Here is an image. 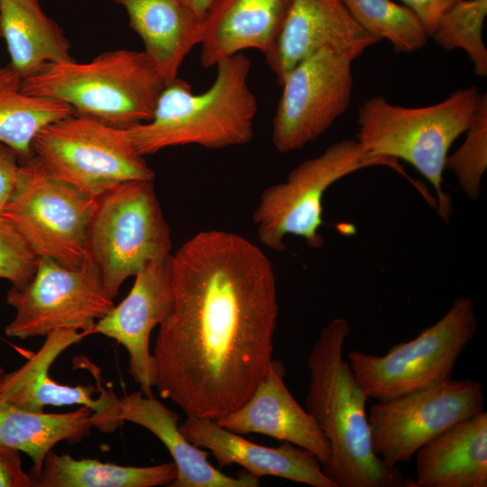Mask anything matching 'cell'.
<instances>
[{
  "label": "cell",
  "instance_id": "6da1fadb",
  "mask_svg": "<svg viewBox=\"0 0 487 487\" xmlns=\"http://www.w3.org/2000/svg\"><path fill=\"white\" fill-rule=\"evenodd\" d=\"M173 306L153 349L154 387L188 417L216 420L252 395L272 361L275 273L248 239L201 231L172 254Z\"/></svg>",
  "mask_w": 487,
  "mask_h": 487
},
{
  "label": "cell",
  "instance_id": "7a4b0ae2",
  "mask_svg": "<svg viewBox=\"0 0 487 487\" xmlns=\"http://www.w3.org/2000/svg\"><path fill=\"white\" fill-rule=\"evenodd\" d=\"M350 334L345 318H333L321 330L307 360L306 409L330 447L323 472L336 487H408L409 479L388 466L372 448L366 410L369 397L344 357Z\"/></svg>",
  "mask_w": 487,
  "mask_h": 487
},
{
  "label": "cell",
  "instance_id": "3957f363",
  "mask_svg": "<svg viewBox=\"0 0 487 487\" xmlns=\"http://www.w3.org/2000/svg\"><path fill=\"white\" fill-rule=\"evenodd\" d=\"M206 91L195 94L177 78L161 91L150 121L126 129L142 156L187 144L221 149L248 143L258 111L248 85L251 60L243 52L220 60Z\"/></svg>",
  "mask_w": 487,
  "mask_h": 487
},
{
  "label": "cell",
  "instance_id": "277c9868",
  "mask_svg": "<svg viewBox=\"0 0 487 487\" xmlns=\"http://www.w3.org/2000/svg\"><path fill=\"white\" fill-rule=\"evenodd\" d=\"M482 96L476 86H471L419 107L372 96L358 110L356 141L372 156L400 159L412 165L433 186L438 215L448 222L453 207L442 187L445 161L453 142L467 130Z\"/></svg>",
  "mask_w": 487,
  "mask_h": 487
},
{
  "label": "cell",
  "instance_id": "5b68a950",
  "mask_svg": "<svg viewBox=\"0 0 487 487\" xmlns=\"http://www.w3.org/2000/svg\"><path fill=\"white\" fill-rule=\"evenodd\" d=\"M165 86L144 51L126 49L87 62L50 63L23 80L27 94L58 99L75 115L120 129L150 121Z\"/></svg>",
  "mask_w": 487,
  "mask_h": 487
},
{
  "label": "cell",
  "instance_id": "8992f818",
  "mask_svg": "<svg viewBox=\"0 0 487 487\" xmlns=\"http://www.w3.org/2000/svg\"><path fill=\"white\" fill-rule=\"evenodd\" d=\"M171 234L152 180L119 184L96 198L86 248L113 299L146 264L171 255Z\"/></svg>",
  "mask_w": 487,
  "mask_h": 487
},
{
  "label": "cell",
  "instance_id": "52a82bcc",
  "mask_svg": "<svg viewBox=\"0 0 487 487\" xmlns=\"http://www.w3.org/2000/svg\"><path fill=\"white\" fill-rule=\"evenodd\" d=\"M478 328L474 303L459 297L436 323L382 355L353 350L350 367L369 399L390 400L452 379Z\"/></svg>",
  "mask_w": 487,
  "mask_h": 487
},
{
  "label": "cell",
  "instance_id": "ba28073f",
  "mask_svg": "<svg viewBox=\"0 0 487 487\" xmlns=\"http://www.w3.org/2000/svg\"><path fill=\"white\" fill-rule=\"evenodd\" d=\"M383 165L403 172L397 160L367 153L356 140L344 139L321 154L296 166L285 181L265 188L253 220L260 241L276 252L286 249L288 234L305 240L314 249L324 244L323 198L336 181L363 168Z\"/></svg>",
  "mask_w": 487,
  "mask_h": 487
},
{
  "label": "cell",
  "instance_id": "9c48e42d",
  "mask_svg": "<svg viewBox=\"0 0 487 487\" xmlns=\"http://www.w3.org/2000/svg\"><path fill=\"white\" fill-rule=\"evenodd\" d=\"M96 198L51 175L33 156L21 162L15 188L0 216L38 258L76 269L88 261L86 240Z\"/></svg>",
  "mask_w": 487,
  "mask_h": 487
},
{
  "label": "cell",
  "instance_id": "30bf717a",
  "mask_svg": "<svg viewBox=\"0 0 487 487\" xmlns=\"http://www.w3.org/2000/svg\"><path fill=\"white\" fill-rule=\"evenodd\" d=\"M32 148L51 175L93 198L124 182L155 177L126 129L75 114L41 129Z\"/></svg>",
  "mask_w": 487,
  "mask_h": 487
},
{
  "label": "cell",
  "instance_id": "8fae6325",
  "mask_svg": "<svg viewBox=\"0 0 487 487\" xmlns=\"http://www.w3.org/2000/svg\"><path fill=\"white\" fill-rule=\"evenodd\" d=\"M6 303L15 315L5 334L21 340L59 329H76L87 335L115 306L89 261L70 269L49 258H39L32 279L23 288L11 286Z\"/></svg>",
  "mask_w": 487,
  "mask_h": 487
},
{
  "label": "cell",
  "instance_id": "7c38bea8",
  "mask_svg": "<svg viewBox=\"0 0 487 487\" xmlns=\"http://www.w3.org/2000/svg\"><path fill=\"white\" fill-rule=\"evenodd\" d=\"M482 385L450 379L373 404L368 412L372 448L390 467L408 462L452 426L484 410Z\"/></svg>",
  "mask_w": 487,
  "mask_h": 487
},
{
  "label": "cell",
  "instance_id": "4fadbf2b",
  "mask_svg": "<svg viewBox=\"0 0 487 487\" xmlns=\"http://www.w3.org/2000/svg\"><path fill=\"white\" fill-rule=\"evenodd\" d=\"M351 54L323 48L296 64L280 83L282 92L272 118L271 141L280 153L318 139L351 102Z\"/></svg>",
  "mask_w": 487,
  "mask_h": 487
},
{
  "label": "cell",
  "instance_id": "5bb4252c",
  "mask_svg": "<svg viewBox=\"0 0 487 487\" xmlns=\"http://www.w3.org/2000/svg\"><path fill=\"white\" fill-rule=\"evenodd\" d=\"M86 334L76 329H59L46 335L38 352L21 367L4 372L0 392L9 402L32 412H43L47 406L80 405L89 408L93 427L111 432V417L117 395L101 384L99 369L87 358L80 364L96 380L92 385L69 386L50 377L49 370L55 360L69 347L80 342Z\"/></svg>",
  "mask_w": 487,
  "mask_h": 487
},
{
  "label": "cell",
  "instance_id": "9a60e30c",
  "mask_svg": "<svg viewBox=\"0 0 487 487\" xmlns=\"http://www.w3.org/2000/svg\"><path fill=\"white\" fill-rule=\"evenodd\" d=\"M172 254L146 264L134 277L128 295L102 318L90 334H100L123 345L129 355V374L147 397H153L154 360L150 351L152 329L170 316L173 306Z\"/></svg>",
  "mask_w": 487,
  "mask_h": 487
},
{
  "label": "cell",
  "instance_id": "2e32d148",
  "mask_svg": "<svg viewBox=\"0 0 487 487\" xmlns=\"http://www.w3.org/2000/svg\"><path fill=\"white\" fill-rule=\"evenodd\" d=\"M380 41L360 25L343 0H292L282 29L264 57L280 85L296 64L323 48L357 59Z\"/></svg>",
  "mask_w": 487,
  "mask_h": 487
},
{
  "label": "cell",
  "instance_id": "e0dca14e",
  "mask_svg": "<svg viewBox=\"0 0 487 487\" xmlns=\"http://www.w3.org/2000/svg\"><path fill=\"white\" fill-rule=\"evenodd\" d=\"M284 375L281 361L272 359L250 398L216 422L239 435L262 434L289 443L310 452L324 465L330 458L329 444L312 416L285 385Z\"/></svg>",
  "mask_w": 487,
  "mask_h": 487
},
{
  "label": "cell",
  "instance_id": "ac0fdd59",
  "mask_svg": "<svg viewBox=\"0 0 487 487\" xmlns=\"http://www.w3.org/2000/svg\"><path fill=\"white\" fill-rule=\"evenodd\" d=\"M179 429L193 445L208 449L219 468L238 464L258 478L275 476L313 487H336L313 454L289 443L262 446L216 420L188 416Z\"/></svg>",
  "mask_w": 487,
  "mask_h": 487
},
{
  "label": "cell",
  "instance_id": "d6986e66",
  "mask_svg": "<svg viewBox=\"0 0 487 487\" xmlns=\"http://www.w3.org/2000/svg\"><path fill=\"white\" fill-rule=\"evenodd\" d=\"M292 0H212L201 20L200 61L204 68L243 51L264 56L276 41Z\"/></svg>",
  "mask_w": 487,
  "mask_h": 487
},
{
  "label": "cell",
  "instance_id": "ffe728a7",
  "mask_svg": "<svg viewBox=\"0 0 487 487\" xmlns=\"http://www.w3.org/2000/svg\"><path fill=\"white\" fill-rule=\"evenodd\" d=\"M116 418L141 426L168 449L177 474L170 487H257L260 478L244 471L227 475L207 460L208 453L189 442L179 429V416L141 391L117 398Z\"/></svg>",
  "mask_w": 487,
  "mask_h": 487
},
{
  "label": "cell",
  "instance_id": "44dd1931",
  "mask_svg": "<svg viewBox=\"0 0 487 487\" xmlns=\"http://www.w3.org/2000/svg\"><path fill=\"white\" fill-rule=\"evenodd\" d=\"M408 487H486L487 412L452 426L422 446Z\"/></svg>",
  "mask_w": 487,
  "mask_h": 487
},
{
  "label": "cell",
  "instance_id": "7402d4cb",
  "mask_svg": "<svg viewBox=\"0 0 487 487\" xmlns=\"http://www.w3.org/2000/svg\"><path fill=\"white\" fill-rule=\"evenodd\" d=\"M127 13L129 26L140 36L144 52L165 85L178 78L191 50L200 44L201 20L179 0H110Z\"/></svg>",
  "mask_w": 487,
  "mask_h": 487
},
{
  "label": "cell",
  "instance_id": "603a6c76",
  "mask_svg": "<svg viewBox=\"0 0 487 487\" xmlns=\"http://www.w3.org/2000/svg\"><path fill=\"white\" fill-rule=\"evenodd\" d=\"M0 38L5 41L9 64L23 79L47 64L73 60L69 39L38 0H0Z\"/></svg>",
  "mask_w": 487,
  "mask_h": 487
},
{
  "label": "cell",
  "instance_id": "cb8c5ba5",
  "mask_svg": "<svg viewBox=\"0 0 487 487\" xmlns=\"http://www.w3.org/2000/svg\"><path fill=\"white\" fill-rule=\"evenodd\" d=\"M4 372L0 365V384ZM92 414L86 406L66 413L32 412L9 402L0 392V446L25 453L32 461L33 478L54 446L62 441L75 444L90 434Z\"/></svg>",
  "mask_w": 487,
  "mask_h": 487
},
{
  "label": "cell",
  "instance_id": "d4e9b609",
  "mask_svg": "<svg viewBox=\"0 0 487 487\" xmlns=\"http://www.w3.org/2000/svg\"><path fill=\"white\" fill-rule=\"evenodd\" d=\"M173 462L152 466H124L91 458L75 459L51 450L33 487H155L176 478Z\"/></svg>",
  "mask_w": 487,
  "mask_h": 487
},
{
  "label": "cell",
  "instance_id": "484cf974",
  "mask_svg": "<svg viewBox=\"0 0 487 487\" xmlns=\"http://www.w3.org/2000/svg\"><path fill=\"white\" fill-rule=\"evenodd\" d=\"M23 80L9 63L0 68V142L17 153L20 163L34 156L32 142L41 129L74 114L62 101L27 94Z\"/></svg>",
  "mask_w": 487,
  "mask_h": 487
},
{
  "label": "cell",
  "instance_id": "4316f807",
  "mask_svg": "<svg viewBox=\"0 0 487 487\" xmlns=\"http://www.w3.org/2000/svg\"><path fill=\"white\" fill-rule=\"evenodd\" d=\"M343 1L366 32L387 40L396 52H413L428 41L418 18L403 5L391 0Z\"/></svg>",
  "mask_w": 487,
  "mask_h": 487
},
{
  "label": "cell",
  "instance_id": "83f0119b",
  "mask_svg": "<svg viewBox=\"0 0 487 487\" xmlns=\"http://www.w3.org/2000/svg\"><path fill=\"white\" fill-rule=\"evenodd\" d=\"M487 15V0H463L440 20L430 37L446 51H465L478 77L487 76V49L482 29Z\"/></svg>",
  "mask_w": 487,
  "mask_h": 487
},
{
  "label": "cell",
  "instance_id": "f1b7e54d",
  "mask_svg": "<svg viewBox=\"0 0 487 487\" xmlns=\"http://www.w3.org/2000/svg\"><path fill=\"white\" fill-rule=\"evenodd\" d=\"M464 142L446 156L445 169L456 177L459 187L472 199L481 192L487 169V96L481 102L469 124Z\"/></svg>",
  "mask_w": 487,
  "mask_h": 487
},
{
  "label": "cell",
  "instance_id": "f546056e",
  "mask_svg": "<svg viewBox=\"0 0 487 487\" xmlns=\"http://www.w3.org/2000/svg\"><path fill=\"white\" fill-rule=\"evenodd\" d=\"M38 261L20 233L0 216V279L22 289L32 279Z\"/></svg>",
  "mask_w": 487,
  "mask_h": 487
},
{
  "label": "cell",
  "instance_id": "4dcf8cb0",
  "mask_svg": "<svg viewBox=\"0 0 487 487\" xmlns=\"http://www.w3.org/2000/svg\"><path fill=\"white\" fill-rule=\"evenodd\" d=\"M18 449L0 446V487H33V478L23 469Z\"/></svg>",
  "mask_w": 487,
  "mask_h": 487
},
{
  "label": "cell",
  "instance_id": "1f68e13d",
  "mask_svg": "<svg viewBox=\"0 0 487 487\" xmlns=\"http://www.w3.org/2000/svg\"><path fill=\"white\" fill-rule=\"evenodd\" d=\"M418 18L427 36L443 16L463 0H400Z\"/></svg>",
  "mask_w": 487,
  "mask_h": 487
},
{
  "label": "cell",
  "instance_id": "d6a6232c",
  "mask_svg": "<svg viewBox=\"0 0 487 487\" xmlns=\"http://www.w3.org/2000/svg\"><path fill=\"white\" fill-rule=\"evenodd\" d=\"M19 169L17 153L0 142V213L15 188Z\"/></svg>",
  "mask_w": 487,
  "mask_h": 487
},
{
  "label": "cell",
  "instance_id": "836d02e7",
  "mask_svg": "<svg viewBox=\"0 0 487 487\" xmlns=\"http://www.w3.org/2000/svg\"><path fill=\"white\" fill-rule=\"evenodd\" d=\"M197 19L202 20L212 0H179Z\"/></svg>",
  "mask_w": 487,
  "mask_h": 487
}]
</instances>
